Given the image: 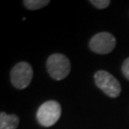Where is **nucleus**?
I'll use <instances>...</instances> for the list:
<instances>
[{
  "mask_svg": "<svg viewBox=\"0 0 129 129\" xmlns=\"http://www.w3.org/2000/svg\"><path fill=\"white\" fill-rule=\"evenodd\" d=\"M18 124L19 118L16 115H8L5 112L0 113V129H16Z\"/></svg>",
  "mask_w": 129,
  "mask_h": 129,
  "instance_id": "nucleus-6",
  "label": "nucleus"
},
{
  "mask_svg": "<svg viewBox=\"0 0 129 129\" xmlns=\"http://www.w3.org/2000/svg\"><path fill=\"white\" fill-rule=\"evenodd\" d=\"M48 73L55 80H61L69 75L71 63L66 55L62 54H53L47 59Z\"/></svg>",
  "mask_w": 129,
  "mask_h": 129,
  "instance_id": "nucleus-1",
  "label": "nucleus"
},
{
  "mask_svg": "<svg viewBox=\"0 0 129 129\" xmlns=\"http://www.w3.org/2000/svg\"><path fill=\"white\" fill-rule=\"evenodd\" d=\"M115 37L107 32H102L96 34L90 39L89 47L94 53L100 55L109 54L116 47Z\"/></svg>",
  "mask_w": 129,
  "mask_h": 129,
  "instance_id": "nucleus-5",
  "label": "nucleus"
},
{
  "mask_svg": "<svg viewBox=\"0 0 129 129\" xmlns=\"http://www.w3.org/2000/svg\"><path fill=\"white\" fill-rule=\"evenodd\" d=\"M90 3L98 9H105L110 5V1L109 0H90Z\"/></svg>",
  "mask_w": 129,
  "mask_h": 129,
  "instance_id": "nucleus-8",
  "label": "nucleus"
},
{
  "mask_svg": "<svg viewBox=\"0 0 129 129\" xmlns=\"http://www.w3.org/2000/svg\"><path fill=\"white\" fill-rule=\"evenodd\" d=\"M50 3L49 0H24L23 4L28 10H39Z\"/></svg>",
  "mask_w": 129,
  "mask_h": 129,
  "instance_id": "nucleus-7",
  "label": "nucleus"
},
{
  "mask_svg": "<svg viewBox=\"0 0 129 129\" xmlns=\"http://www.w3.org/2000/svg\"><path fill=\"white\" fill-rule=\"evenodd\" d=\"M34 71L32 66L28 62H19L14 66L11 71V81L12 84L17 89L27 88L33 79Z\"/></svg>",
  "mask_w": 129,
  "mask_h": 129,
  "instance_id": "nucleus-4",
  "label": "nucleus"
},
{
  "mask_svg": "<svg viewBox=\"0 0 129 129\" xmlns=\"http://www.w3.org/2000/svg\"><path fill=\"white\" fill-rule=\"evenodd\" d=\"M61 116V106L55 101H48L39 106L37 112L38 122L44 127H50L57 122Z\"/></svg>",
  "mask_w": 129,
  "mask_h": 129,
  "instance_id": "nucleus-2",
  "label": "nucleus"
},
{
  "mask_svg": "<svg viewBox=\"0 0 129 129\" xmlns=\"http://www.w3.org/2000/svg\"><path fill=\"white\" fill-rule=\"evenodd\" d=\"M121 71H122L123 76L129 80V57H127V58L123 61L122 66H121Z\"/></svg>",
  "mask_w": 129,
  "mask_h": 129,
  "instance_id": "nucleus-9",
  "label": "nucleus"
},
{
  "mask_svg": "<svg viewBox=\"0 0 129 129\" xmlns=\"http://www.w3.org/2000/svg\"><path fill=\"white\" fill-rule=\"evenodd\" d=\"M94 78L96 85L108 97L118 98L120 96L121 91L120 84L113 75L103 70H100L95 73Z\"/></svg>",
  "mask_w": 129,
  "mask_h": 129,
  "instance_id": "nucleus-3",
  "label": "nucleus"
}]
</instances>
